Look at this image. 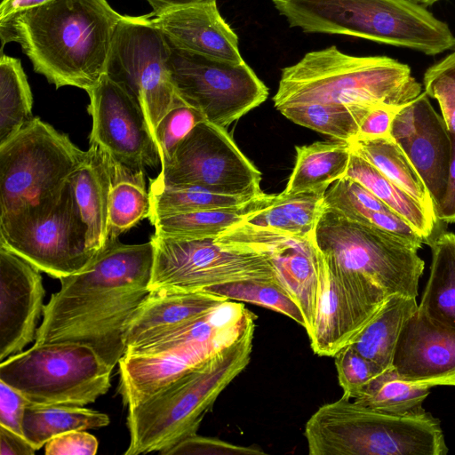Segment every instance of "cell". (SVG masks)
<instances>
[{
	"label": "cell",
	"instance_id": "obj_1",
	"mask_svg": "<svg viewBox=\"0 0 455 455\" xmlns=\"http://www.w3.org/2000/svg\"><path fill=\"white\" fill-rule=\"evenodd\" d=\"M154 244L108 239L82 271L60 279L43 310L35 344L77 342L114 368L125 353L128 326L149 294Z\"/></svg>",
	"mask_w": 455,
	"mask_h": 455
},
{
	"label": "cell",
	"instance_id": "obj_2",
	"mask_svg": "<svg viewBox=\"0 0 455 455\" xmlns=\"http://www.w3.org/2000/svg\"><path fill=\"white\" fill-rule=\"evenodd\" d=\"M124 15L108 0H50L0 21L1 53L14 42L57 89L88 92L105 74L114 35Z\"/></svg>",
	"mask_w": 455,
	"mask_h": 455
},
{
	"label": "cell",
	"instance_id": "obj_3",
	"mask_svg": "<svg viewBox=\"0 0 455 455\" xmlns=\"http://www.w3.org/2000/svg\"><path fill=\"white\" fill-rule=\"evenodd\" d=\"M314 241L326 268L352 298L373 305L395 293L417 298L425 263L409 242L324 205Z\"/></svg>",
	"mask_w": 455,
	"mask_h": 455
},
{
	"label": "cell",
	"instance_id": "obj_4",
	"mask_svg": "<svg viewBox=\"0 0 455 455\" xmlns=\"http://www.w3.org/2000/svg\"><path fill=\"white\" fill-rule=\"evenodd\" d=\"M421 89L407 64L387 56H354L331 45L283 68L273 101L277 110L305 103L403 106Z\"/></svg>",
	"mask_w": 455,
	"mask_h": 455
},
{
	"label": "cell",
	"instance_id": "obj_5",
	"mask_svg": "<svg viewBox=\"0 0 455 455\" xmlns=\"http://www.w3.org/2000/svg\"><path fill=\"white\" fill-rule=\"evenodd\" d=\"M254 327L209 360L128 408L125 455L161 454L196 435L220 393L249 364Z\"/></svg>",
	"mask_w": 455,
	"mask_h": 455
},
{
	"label": "cell",
	"instance_id": "obj_6",
	"mask_svg": "<svg viewBox=\"0 0 455 455\" xmlns=\"http://www.w3.org/2000/svg\"><path fill=\"white\" fill-rule=\"evenodd\" d=\"M290 28L344 35L436 55L455 51L449 26L409 0H272Z\"/></svg>",
	"mask_w": 455,
	"mask_h": 455
},
{
	"label": "cell",
	"instance_id": "obj_7",
	"mask_svg": "<svg viewBox=\"0 0 455 455\" xmlns=\"http://www.w3.org/2000/svg\"><path fill=\"white\" fill-rule=\"evenodd\" d=\"M304 435L310 455H446L440 420L424 411L393 415L342 395L320 406Z\"/></svg>",
	"mask_w": 455,
	"mask_h": 455
},
{
	"label": "cell",
	"instance_id": "obj_8",
	"mask_svg": "<svg viewBox=\"0 0 455 455\" xmlns=\"http://www.w3.org/2000/svg\"><path fill=\"white\" fill-rule=\"evenodd\" d=\"M84 155L68 134L34 117L0 145V221L55 204Z\"/></svg>",
	"mask_w": 455,
	"mask_h": 455
},
{
	"label": "cell",
	"instance_id": "obj_9",
	"mask_svg": "<svg viewBox=\"0 0 455 455\" xmlns=\"http://www.w3.org/2000/svg\"><path fill=\"white\" fill-rule=\"evenodd\" d=\"M112 370L84 344L51 342L2 361L0 380L32 403L83 406L108 391Z\"/></svg>",
	"mask_w": 455,
	"mask_h": 455
},
{
	"label": "cell",
	"instance_id": "obj_10",
	"mask_svg": "<svg viewBox=\"0 0 455 455\" xmlns=\"http://www.w3.org/2000/svg\"><path fill=\"white\" fill-rule=\"evenodd\" d=\"M151 241L150 291H197L235 281L275 277L267 256L220 243L216 237L177 238L154 234Z\"/></svg>",
	"mask_w": 455,
	"mask_h": 455
},
{
	"label": "cell",
	"instance_id": "obj_11",
	"mask_svg": "<svg viewBox=\"0 0 455 455\" xmlns=\"http://www.w3.org/2000/svg\"><path fill=\"white\" fill-rule=\"evenodd\" d=\"M171 46L148 14L124 15L112 41L105 74L141 108L151 132L180 100L171 78Z\"/></svg>",
	"mask_w": 455,
	"mask_h": 455
},
{
	"label": "cell",
	"instance_id": "obj_12",
	"mask_svg": "<svg viewBox=\"0 0 455 455\" xmlns=\"http://www.w3.org/2000/svg\"><path fill=\"white\" fill-rule=\"evenodd\" d=\"M87 231L68 181L52 206L1 221L0 246L60 279L84 269L98 253L89 247Z\"/></svg>",
	"mask_w": 455,
	"mask_h": 455
},
{
	"label": "cell",
	"instance_id": "obj_13",
	"mask_svg": "<svg viewBox=\"0 0 455 455\" xmlns=\"http://www.w3.org/2000/svg\"><path fill=\"white\" fill-rule=\"evenodd\" d=\"M170 46L174 89L206 121L226 129L267 100V87L245 61L215 60Z\"/></svg>",
	"mask_w": 455,
	"mask_h": 455
},
{
	"label": "cell",
	"instance_id": "obj_14",
	"mask_svg": "<svg viewBox=\"0 0 455 455\" xmlns=\"http://www.w3.org/2000/svg\"><path fill=\"white\" fill-rule=\"evenodd\" d=\"M156 179L196 185L224 196L253 198L264 194L260 172L226 129L208 121L199 123L183 139L171 159L161 165Z\"/></svg>",
	"mask_w": 455,
	"mask_h": 455
},
{
	"label": "cell",
	"instance_id": "obj_15",
	"mask_svg": "<svg viewBox=\"0 0 455 455\" xmlns=\"http://www.w3.org/2000/svg\"><path fill=\"white\" fill-rule=\"evenodd\" d=\"M88 113L92 119L90 145L114 161L135 169L161 164L158 146L140 105L104 74L88 92Z\"/></svg>",
	"mask_w": 455,
	"mask_h": 455
},
{
	"label": "cell",
	"instance_id": "obj_16",
	"mask_svg": "<svg viewBox=\"0 0 455 455\" xmlns=\"http://www.w3.org/2000/svg\"><path fill=\"white\" fill-rule=\"evenodd\" d=\"M216 241L267 256L275 277L300 307L308 334L312 330L318 296L321 257L314 237H301L236 223Z\"/></svg>",
	"mask_w": 455,
	"mask_h": 455
},
{
	"label": "cell",
	"instance_id": "obj_17",
	"mask_svg": "<svg viewBox=\"0 0 455 455\" xmlns=\"http://www.w3.org/2000/svg\"><path fill=\"white\" fill-rule=\"evenodd\" d=\"M390 135L415 167L437 208L449 185L451 145L443 118L426 92L397 112Z\"/></svg>",
	"mask_w": 455,
	"mask_h": 455
},
{
	"label": "cell",
	"instance_id": "obj_18",
	"mask_svg": "<svg viewBox=\"0 0 455 455\" xmlns=\"http://www.w3.org/2000/svg\"><path fill=\"white\" fill-rule=\"evenodd\" d=\"M44 297L40 270L0 246L1 362L36 339Z\"/></svg>",
	"mask_w": 455,
	"mask_h": 455
},
{
	"label": "cell",
	"instance_id": "obj_19",
	"mask_svg": "<svg viewBox=\"0 0 455 455\" xmlns=\"http://www.w3.org/2000/svg\"><path fill=\"white\" fill-rule=\"evenodd\" d=\"M392 366L413 385L455 387V333L433 324L417 309L401 331Z\"/></svg>",
	"mask_w": 455,
	"mask_h": 455
},
{
	"label": "cell",
	"instance_id": "obj_20",
	"mask_svg": "<svg viewBox=\"0 0 455 455\" xmlns=\"http://www.w3.org/2000/svg\"><path fill=\"white\" fill-rule=\"evenodd\" d=\"M223 337L155 355H124L118 362V391L125 406L138 404L240 339Z\"/></svg>",
	"mask_w": 455,
	"mask_h": 455
},
{
	"label": "cell",
	"instance_id": "obj_21",
	"mask_svg": "<svg viewBox=\"0 0 455 455\" xmlns=\"http://www.w3.org/2000/svg\"><path fill=\"white\" fill-rule=\"evenodd\" d=\"M150 17L175 48L215 60L245 61L238 36L221 16L217 2L191 4Z\"/></svg>",
	"mask_w": 455,
	"mask_h": 455
},
{
	"label": "cell",
	"instance_id": "obj_22",
	"mask_svg": "<svg viewBox=\"0 0 455 455\" xmlns=\"http://www.w3.org/2000/svg\"><path fill=\"white\" fill-rule=\"evenodd\" d=\"M228 299L204 291H154L135 312L125 351L158 339L215 310Z\"/></svg>",
	"mask_w": 455,
	"mask_h": 455
},
{
	"label": "cell",
	"instance_id": "obj_23",
	"mask_svg": "<svg viewBox=\"0 0 455 455\" xmlns=\"http://www.w3.org/2000/svg\"><path fill=\"white\" fill-rule=\"evenodd\" d=\"M375 313L351 299L326 268L321 257L314 323L307 334L314 353L320 356H334Z\"/></svg>",
	"mask_w": 455,
	"mask_h": 455
},
{
	"label": "cell",
	"instance_id": "obj_24",
	"mask_svg": "<svg viewBox=\"0 0 455 455\" xmlns=\"http://www.w3.org/2000/svg\"><path fill=\"white\" fill-rule=\"evenodd\" d=\"M69 181L80 213L87 226L89 247L99 252L108 237L113 160L99 147L90 145Z\"/></svg>",
	"mask_w": 455,
	"mask_h": 455
},
{
	"label": "cell",
	"instance_id": "obj_25",
	"mask_svg": "<svg viewBox=\"0 0 455 455\" xmlns=\"http://www.w3.org/2000/svg\"><path fill=\"white\" fill-rule=\"evenodd\" d=\"M418 309L416 298L388 295L347 345L381 369L392 368L395 346L407 320Z\"/></svg>",
	"mask_w": 455,
	"mask_h": 455
},
{
	"label": "cell",
	"instance_id": "obj_26",
	"mask_svg": "<svg viewBox=\"0 0 455 455\" xmlns=\"http://www.w3.org/2000/svg\"><path fill=\"white\" fill-rule=\"evenodd\" d=\"M429 246L430 274L418 310L433 324L455 333V234L441 232Z\"/></svg>",
	"mask_w": 455,
	"mask_h": 455
},
{
	"label": "cell",
	"instance_id": "obj_27",
	"mask_svg": "<svg viewBox=\"0 0 455 455\" xmlns=\"http://www.w3.org/2000/svg\"><path fill=\"white\" fill-rule=\"evenodd\" d=\"M325 192L267 195L243 222L288 235L314 237Z\"/></svg>",
	"mask_w": 455,
	"mask_h": 455
},
{
	"label": "cell",
	"instance_id": "obj_28",
	"mask_svg": "<svg viewBox=\"0 0 455 455\" xmlns=\"http://www.w3.org/2000/svg\"><path fill=\"white\" fill-rule=\"evenodd\" d=\"M296 161L286 194L325 192L335 180L347 173L352 154L349 142L343 140L317 141L297 146Z\"/></svg>",
	"mask_w": 455,
	"mask_h": 455
},
{
	"label": "cell",
	"instance_id": "obj_29",
	"mask_svg": "<svg viewBox=\"0 0 455 455\" xmlns=\"http://www.w3.org/2000/svg\"><path fill=\"white\" fill-rule=\"evenodd\" d=\"M345 176L361 183L404 219L420 235L424 243L429 245L441 233L438 231L440 220L437 216L430 213L407 192L354 152Z\"/></svg>",
	"mask_w": 455,
	"mask_h": 455
},
{
	"label": "cell",
	"instance_id": "obj_30",
	"mask_svg": "<svg viewBox=\"0 0 455 455\" xmlns=\"http://www.w3.org/2000/svg\"><path fill=\"white\" fill-rule=\"evenodd\" d=\"M349 144L352 152L371 164L430 213L437 216L435 204L422 179L392 137H355Z\"/></svg>",
	"mask_w": 455,
	"mask_h": 455
},
{
	"label": "cell",
	"instance_id": "obj_31",
	"mask_svg": "<svg viewBox=\"0 0 455 455\" xmlns=\"http://www.w3.org/2000/svg\"><path fill=\"white\" fill-rule=\"evenodd\" d=\"M102 412L79 405L30 403L25 410L22 432L37 451L52 438L73 430L98 429L109 424Z\"/></svg>",
	"mask_w": 455,
	"mask_h": 455
},
{
	"label": "cell",
	"instance_id": "obj_32",
	"mask_svg": "<svg viewBox=\"0 0 455 455\" xmlns=\"http://www.w3.org/2000/svg\"><path fill=\"white\" fill-rule=\"evenodd\" d=\"M149 213L150 196L146 187L145 170L113 160L108 240L118 238L138 222L148 218Z\"/></svg>",
	"mask_w": 455,
	"mask_h": 455
},
{
	"label": "cell",
	"instance_id": "obj_33",
	"mask_svg": "<svg viewBox=\"0 0 455 455\" xmlns=\"http://www.w3.org/2000/svg\"><path fill=\"white\" fill-rule=\"evenodd\" d=\"M423 84L427 96L437 100L451 145L449 185L436 208L439 220L455 222V51L434 64L424 74Z\"/></svg>",
	"mask_w": 455,
	"mask_h": 455
},
{
	"label": "cell",
	"instance_id": "obj_34",
	"mask_svg": "<svg viewBox=\"0 0 455 455\" xmlns=\"http://www.w3.org/2000/svg\"><path fill=\"white\" fill-rule=\"evenodd\" d=\"M148 193L151 224L174 214L236 207L256 198L220 195L199 186L166 183L156 178L151 180Z\"/></svg>",
	"mask_w": 455,
	"mask_h": 455
},
{
	"label": "cell",
	"instance_id": "obj_35",
	"mask_svg": "<svg viewBox=\"0 0 455 455\" xmlns=\"http://www.w3.org/2000/svg\"><path fill=\"white\" fill-rule=\"evenodd\" d=\"M267 194L236 207L179 213L152 223L155 235L177 238L217 237L262 205Z\"/></svg>",
	"mask_w": 455,
	"mask_h": 455
},
{
	"label": "cell",
	"instance_id": "obj_36",
	"mask_svg": "<svg viewBox=\"0 0 455 455\" xmlns=\"http://www.w3.org/2000/svg\"><path fill=\"white\" fill-rule=\"evenodd\" d=\"M33 95L20 59L0 57V145L33 118Z\"/></svg>",
	"mask_w": 455,
	"mask_h": 455
},
{
	"label": "cell",
	"instance_id": "obj_37",
	"mask_svg": "<svg viewBox=\"0 0 455 455\" xmlns=\"http://www.w3.org/2000/svg\"><path fill=\"white\" fill-rule=\"evenodd\" d=\"M429 394L430 388L404 381L392 367L374 377L354 401L379 411L409 415L425 411L422 403Z\"/></svg>",
	"mask_w": 455,
	"mask_h": 455
},
{
	"label": "cell",
	"instance_id": "obj_38",
	"mask_svg": "<svg viewBox=\"0 0 455 455\" xmlns=\"http://www.w3.org/2000/svg\"><path fill=\"white\" fill-rule=\"evenodd\" d=\"M370 108L305 103L286 106L278 111L297 124L334 140L349 142L357 135L359 126Z\"/></svg>",
	"mask_w": 455,
	"mask_h": 455
},
{
	"label": "cell",
	"instance_id": "obj_39",
	"mask_svg": "<svg viewBox=\"0 0 455 455\" xmlns=\"http://www.w3.org/2000/svg\"><path fill=\"white\" fill-rule=\"evenodd\" d=\"M204 291L228 300L243 301L268 308L306 327L300 307L275 277L235 281L209 286Z\"/></svg>",
	"mask_w": 455,
	"mask_h": 455
},
{
	"label": "cell",
	"instance_id": "obj_40",
	"mask_svg": "<svg viewBox=\"0 0 455 455\" xmlns=\"http://www.w3.org/2000/svg\"><path fill=\"white\" fill-rule=\"evenodd\" d=\"M206 121L196 108L180 100L158 123L154 138L158 146L161 165L167 163L183 139L201 122Z\"/></svg>",
	"mask_w": 455,
	"mask_h": 455
},
{
	"label": "cell",
	"instance_id": "obj_41",
	"mask_svg": "<svg viewBox=\"0 0 455 455\" xmlns=\"http://www.w3.org/2000/svg\"><path fill=\"white\" fill-rule=\"evenodd\" d=\"M333 357L343 395L350 399L358 398L371 380L384 371L349 345L339 349Z\"/></svg>",
	"mask_w": 455,
	"mask_h": 455
},
{
	"label": "cell",
	"instance_id": "obj_42",
	"mask_svg": "<svg viewBox=\"0 0 455 455\" xmlns=\"http://www.w3.org/2000/svg\"><path fill=\"white\" fill-rule=\"evenodd\" d=\"M258 446L236 445L215 437L197 434L187 437L162 455H251L264 454Z\"/></svg>",
	"mask_w": 455,
	"mask_h": 455
},
{
	"label": "cell",
	"instance_id": "obj_43",
	"mask_svg": "<svg viewBox=\"0 0 455 455\" xmlns=\"http://www.w3.org/2000/svg\"><path fill=\"white\" fill-rule=\"evenodd\" d=\"M44 446L47 455H94L99 443L86 430H73L52 438Z\"/></svg>",
	"mask_w": 455,
	"mask_h": 455
},
{
	"label": "cell",
	"instance_id": "obj_44",
	"mask_svg": "<svg viewBox=\"0 0 455 455\" xmlns=\"http://www.w3.org/2000/svg\"><path fill=\"white\" fill-rule=\"evenodd\" d=\"M30 403L20 392L0 380V425L23 435L24 413Z\"/></svg>",
	"mask_w": 455,
	"mask_h": 455
},
{
	"label": "cell",
	"instance_id": "obj_45",
	"mask_svg": "<svg viewBox=\"0 0 455 455\" xmlns=\"http://www.w3.org/2000/svg\"><path fill=\"white\" fill-rule=\"evenodd\" d=\"M402 107L385 103L373 105L363 117L355 137H391L393 119Z\"/></svg>",
	"mask_w": 455,
	"mask_h": 455
},
{
	"label": "cell",
	"instance_id": "obj_46",
	"mask_svg": "<svg viewBox=\"0 0 455 455\" xmlns=\"http://www.w3.org/2000/svg\"><path fill=\"white\" fill-rule=\"evenodd\" d=\"M36 451L23 435L0 425V455H33Z\"/></svg>",
	"mask_w": 455,
	"mask_h": 455
},
{
	"label": "cell",
	"instance_id": "obj_47",
	"mask_svg": "<svg viewBox=\"0 0 455 455\" xmlns=\"http://www.w3.org/2000/svg\"><path fill=\"white\" fill-rule=\"evenodd\" d=\"M152 7L149 13L152 17H156L162 13L175 10L180 7L204 3H213L217 0H146Z\"/></svg>",
	"mask_w": 455,
	"mask_h": 455
},
{
	"label": "cell",
	"instance_id": "obj_48",
	"mask_svg": "<svg viewBox=\"0 0 455 455\" xmlns=\"http://www.w3.org/2000/svg\"><path fill=\"white\" fill-rule=\"evenodd\" d=\"M47 1L50 0H2L0 4V21L19 12Z\"/></svg>",
	"mask_w": 455,
	"mask_h": 455
},
{
	"label": "cell",
	"instance_id": "obj_49",
	"mask_svg": "<svg viewBox=\"0 0 455 455\" xmlns=\"http://www.w3.org/2000/svg\"><path fill=\"white\" fill-rule=\"evenodd\" d=\"M409 1H411V2L420 4V5L423 4V5L429 6V5H432L441 0H409Z\"/></svg>",
	"mask_w": 455,
	"mask_h": 455
}]
</instances>
